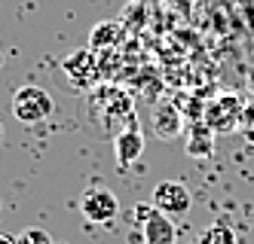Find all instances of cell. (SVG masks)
Here are the masks:
<instances>
[{
    "label": "cell",
    "mask_w": 254,
    "mask_h": 244,
    "mask_svg": "<svg viewBox=\"0 0 254 244\" xmlns=\"http://www.w3.org/2000/svg\"><path fill=\"white\" fill-rule=\"evenodd\" d=\"M114 156H117L120 168H129L144 156V135H141L138 125L123 128L120 135H114Z\"/></svg>",
    "instance_id": "8992f818"
},
{
    "label": "cell",
    "mask_w": 254,
    "mask_h": 244,
    "mask_svg": "<svg viewBox=\"0 0 254 244\" xmlns=\"http://www.w3.org/2000/svg\"><path fill=\"white\" fill-rule=\"evenodd\" d=\"M0 244H15V238H12V235H3V232H0Z\"/></svg>",
    "instance_id": "7c38bea8"
},
{
    "label": "cell",
    "mask_w": 254,
    "mask_h": 244,
    "mask_svg": "<svg viewBox=\"0 0 254 244\" xmlns=\"http://www.w3.org/2000/svg\"><path fill=\"white\" fill-rule=\"evenodd\" d=\"M15 244H56V241H52V235H49L46 229L31 226V229H25L22 235H15Z\"/></svg>",
    "instance_id": "30bf717a"
},
{
    "label": "cell",
    "mask_w": 254,
    "mask_h": 244,
    "mask_svg": "<svg viewBox=\"0 0 254 244\" xmlns=\"http://www.w3.org/2000/svg\"><path fill=\"white\" fill-rule=\"evenodd\" d=\"M80 211L89 223H98V226H107L114 223L120 214V201L117 195L107 190V186H89V190L80 195Z\"/></svg>",
    "instance_id": "3957f363"
},
{
    "label": "cell",
    "mask_w": 254,
    "mask_h": 244,
    "mask_svg": "<svg viewBox=\"0 0 254 244\" xmlns=\"http://www.w3.org/2000/svg\"><path fill=\"white\" fill-rule=\"evenodd\" d=\"M181 128H184V122H181L178 107H172V104H159V107L153 110V131H156L162 141L178 138Z\"/></svg>",
    "instance_id": "ba28073f"
},
{
    "label": "cell",
    "mask_w": 254,
    "mask_h": 244,
    "mask_svg": "<svg viewBox=\"0 0 254 244\" xmlns=\"http://www.w3.org/2000/svg\"><path fill=\"white\" fill-rule=\"evenodd\" d=\"M242 113H245L242 98H236V95H221V98H214V101L205 107L202 122H208V125L214 128V135H230V131L239 128Z\"/></svg>",
    "instance_id": "277c9868"
},
{
    "label": "cell",
    "mask_w": 254,
    "mask_h": 244,
    "mask_svg": "<svg viewBox=\"0 0 254 244\" xmlns=\"http://www.w3.org/2000/svg\"><path fill=\"white\" fill-rule=\"evenodd\" d=\"M196 244H239V238H236V232H233L230 223L217 220V223H211V226H208L202 235H199Z\"/></svg>",
    "instance_id": "9c48e42d"
},
{
    "label": "cell",
    "mask_w": 254,
    "mask_h": 244,
    "mask_svg": "<svg viewBox=\"0 0 254 244\" xmlns=\"http://www.w3.org/2000/svg\"><path fill=\"white\" fill-rule=\"evenodd\" d=\"M52 107H56L52 104V95L43 86H22L12 95V116L22 125H37V122L49 119Z\"/></svg>",
    "instance_id": "6da1fadb"
},
{
    "label": "cell",
    "mask_w": 254,
    "mask_h": 244,
    "mask_svg": "<svg viewBox=\"0 0 254 244\" xmlns=\"http://www.w3.org/2000/svg\"><path fill=\"white\" fill-rule=\"evenodd\" d=\"M135 223L141 229V241L144 244H178V229L175 220L159 214L153 204H138L135 208Z\"/></svg>",
    "instance_id": "7a4b0ae2"
},
{
    "label": "cell",
    "mask_w": 254,
    "mask_h": 244,
    "mask_svg": "<svg viewBox=\"0 0 254 244\" xmlns=\"http://www.w3.org/2000/svg\"><path fill=\"white\" fill-rule=\"evenodd\" d=\"M150 204L166 217H184L193 204V195L181 180H162V183H156Z\"/></svg>",
    "instance_id": "5b68a950"
},
{
    "label": "cell",
    "mask_w": 254,
    "mask_h": 244,
    "mask_svg": "<svg viewBox=\"0 0 254 244\" xmlns=\"http://www.w3.org/2000/svg\"><path fill=\"white\" fill-rule=\"evenodd\" d=\"M184 153L190 159H211L214 156V128L208 122H193V128L187 131Z\"/></svg>",
    "instance_id": "52a82bcc"
},
{
    "label": "cell",
    "mask_w": 254,
    "mask_h": 244,
    "mask_svg": "<svg viewBox=\"0 0 254 244\" xmlns=\"http://www.w3.org/2000/svg\"><path fill=\"white\" fill-rule=\"evenodd\" d=\"M111 37H114V22H101V28H98V31H92V46L107 43Z\"/></svg>",
    "instance_id": "8fae6325"
},
{
    "label": "cell",
    "mask_w": 254,
    "mask_h": 244,
    "mask_svg": "<svg viewBox=\"0 0 254 244\" xmlns=\"http://www.w3.org/2000/svg\"><path fill=\"white\" fill-rule=\"evenodd\" d=\"M0 138H3V128H0Z\"/></svg>",
    "instance_id": "4fadbf2b"
}]
</instances>
